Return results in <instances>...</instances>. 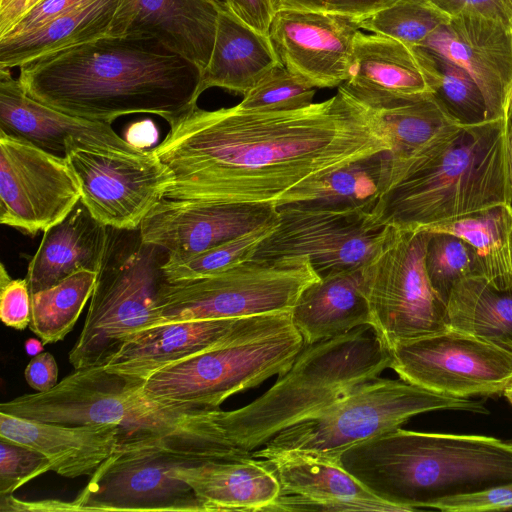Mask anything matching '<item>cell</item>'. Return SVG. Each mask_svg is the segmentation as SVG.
Listing matches in <instances>:
<instances>
[{
    "mask_svg": "<svg viewBox=\"0 0 512 512\" xmlns=\"http://www.w3.org/2000/svg\"><path fill=\"white\" fill-rule=\"evenodd\" d=\"M153 148L170 182L164 198L213 203H276L296 185L390 151L373 109L342 89L281 111L197 105L166 121Z\"/></svg>",
    "mask_w": 512,
    "mask_h": 512,
    "instance_id": "cell-1",
    "label": "cell"
},
{
    "mask_svg": "<svg viewBox=\"0 0 512 512\" xmlns=\"http://www.w3.org/2000/svg\"><path fill=\"white\" fill-rule=\"evenodd\" d=\"M19 68L18 80L33 99L108 124L130 114L167 121L197 105L202 94L200 67L144 35L105 36Z\"/></svg>",
    "mask_w": 512,
    "mask_h": 512,
    "instance_id": "cell-2",
    "label": "cell"
},
{
    "mask_svg": "<svg viewBox=\"0 0 512 512\" xmlns=\"http://www.w3.org/2000/svg\"><path fill=\"white\" fill-rule=\"evenodd\" d=\"M508 129L506 118L457 125L412 155L391 159L385 188L372 212L375 220L426 230L512 205Z\"/></svg>",
    "mask_w": 512,
    "mask_h": 512,
    "instance_id": "cell-3",
    "label": "cell"
},
{
    "mask_svg": "<svg viewBox=\"0 0 512 512\" xmlns=\"http://www.w3.org/2000/svg\"><path fill=\"white\" fill-rule=\"evenodd\" d=\"M338 463L376 497L415 511L512 482V441L399 427L349 448Z\"/></svg>",
    "mask_w": 512,
    "mask_h": 512,
    "instance_id": "cell-4",
    "label": "cell"
},
{
    "mask_svg": "<svg viewBox=\"0 0 512 512\" xmlns=\"http://www.w3.org/2000/svg\"><path fill=\"white\" fill-rule=\"evenodd\" d=\"M390 364V349L371 325L305 345L260 397L235 410L220 409V423L236 446L252 452L376 378Z\"/></svg>",
    "mask_w": 512,
    "mask_h": 512,
    "instance_id": "cell-5",
    "label": "cell"
},
{
    "mask_svg": "<svg viewBox=\"0 0 512 512\" xmlns=\"http://www.w3.org/2000/svg\"><path fill=\"white\" fill-rule=\"evenodd\" d=\"M304 346L289 312L264 314L235 337L155 371L140 389L161 403L217 409L231 395L284 373Z\"/></svg>",
    "mask_w": 512,
    "mask_h": 512,
    "instance_id": "cell-6",
    "label": "cell"
},
{
    "mask_svg": "<svg viewBox=\"0 0 512 512\" xmlns=\"http://www.w3.org/2000/svg\"><path fill=\"white\" fill-rule=\"evenodd\" d=\"M166 250L143 241L139 229L108 227V240L83 329L69 352L77 369L102 365L135 334L162 322L158 292Z\"/></svg>",
    "mask_w": 512,
    "mask_h": 512,
    "instance_id": "cell-7",
    "label": "cell"
},
{
    "mask_svg": "<svg viewBox=\"0 0 512 512\" xmlns=\"http://www.w3.org/2000/svg\"><path fill=\"white\" fill-rule=\"evenodd\" d=\"M437 410L489 413L481 401L440 394L400 377H376L314 417L281 431L252 455L293 450L338 462L349 448L399 428L413 416Z\"/></svg>",
    "mask_w": 512,
    "mask_h": 512,
    "instance_id": "cell-8",
    "label": "cell"
},
{
    "mask_svg": "<svg viewBox=\"0 0 512 512\" xmlns=\"http://www.w3.org/2000/svg\"><path fill=\"white\" fill-rule=\"evenodd\" d=\"M318 279L306 257L249 259L198 279L164 280L158 292V307L162 322L290 313L303 290Z\"/></svg>",
    "mask_w": 512,
    "mask_h": 512,
    "instance_id": "cell-9",
    "label": "cell"
},
{
    "mask_svg": "<svg viewBox=\"0 0 512 512\" xmlns=\"http://www.w3.org/2000/svg\"><path fill=\"white\" fill-rule=\"evenodd\" d=\"M430 235L388 225L377 252L362 267L371 326L389 349L448 328L446 304L425 267Z\"/></svg>",
    "mask_w": 512,
    "mask_h": 512,
    "instance_id": "cell-10",
    "label": "cell"
},
{
    "mask_svg": "<svg viewBox=\"0 0 512 512\" xmlns=\"http://www.w3.org/2000/svg\"><path fill=\"white\" fill-rule=\"evenodd\" d=\"M139 385L99 366L77 369L48 391L1 403L0 412L57 424H113L126 439L146 431L159 409Z\"/></svg>",
    "mask_w": 512,
    "mask_h": 512,
    "instance_id": "cell-11",
    "label": "cell"
},
{
    "mask_svg": "<svg viewBox=\"0 0 512 512\" xmlns=\"http://www.w3.org/2000/svg\"><path fill=\"white\" fill-rule=\"evenodd\" d=\"M178 465L183 463L153 439H123L68 509L203 512L192 488L171 474Z\"/></svg>",
    "mask_w": 512,
    "mask_h": 512,
    "instance_id": "cell-12",
    "label": "cell"
},
{
    "mask_svg": "<svg viewBox=\"0 0 512 512\" xmlns=\"http://www.w3.org/2000/svg\"><path fill=\"white\" fill-rule=\"evenodd\" d=\"M276 208L277 224L251 259L306 257L320 278L363 267L377 252L388 227L363 210Z\"/></svg>",
    "mask_w": 512,
    "mask_h": 512,
    "instance_id": "cell-13",
    "label": "cell"
},
{
    "mask_svg": "<svg viewBox=\"0 0 512 512\" xmlns=\"http://www.w3.org/2000/svg\"><path fill=\"white\" fill-rule=\"evenodd\" d=\"M400 378L440 394H503L512 383V353L450 327L390 349Z\"/></svg>",
    "mask_w": 512,
    "mask_h": 512,
    "instance_id": "cell-14",
    "label": "cell"
},
{
    "mask_svg": "<svg viewBox=\"0 0 512 512\" xmlns=\"http://www.w3.org/2000/svg\"><path fill=\"white\" fill-rule=\"evenodd\" d=\"M65 157L78 181L80 201L95 219L114 229H139L170 182L153 149L127 153L70 141Z\"/></svg>",
    "mask_w": 512,
    "mask_h": 512,
    "instance_id": "cell-15",
    "label": "cell"
},
{
    "mask_svg": "<svg viewBox=\"0 0 512 512\" xmlns=\"http://www.w3.org/2000/svg\"><path fill=\"white\" fill-rule=\"evenodd\" d=\"M65 156L0 131V223L35 235L61 222L80 201Z\"/></svg>",
    "mask_w": 512,
    "mask_h": 512,
    "instance_id": "cell-16",
    "label": "cell"
},
{
    "mask_svg": "<svg viewBox=\"0 0 512 512\" xmlns=\"http://www.w3.org/2000/svg\"><path fill=\"white\" fill-rule=\"evenodd\" d=\"M274 203H213L161 198L143 219L144 242L166 250L169 259L201 253L277 221Z\"/></svg>",
    "mask_w": 512,
    "mask_h": 512,
    "instance_id": "cell-17",
    "label": "cell"
},
{
    "mask_svg": "<svg viewBox=\"0 0 512 512\" xmlns=\"http://www.w3.org/2000/svg\"><path fill=\"white\" fill-rule=\"evenodd\" d=\"M361 18L313 11H275L268 36L281 64L316 88L349 76Z\"/></svg>",
    "mask_w": 512,
    "mask_h": 512,
    "instance_id": "cell-18",
    "label": "cell"
},
{
    "mask_svg": "<svg viewBox=\"0 0 512 512\" xmlns=\"http://www.w3.org/2000/svg\"><path fill=\"white\" fill-rule=\"evenodd\" d=\"M420 47L471 75L483 94L488 120L506 118L512 92V26L479 14L451 15Z\"/></svg>",
    "mask_w": 512,
    "mask_h": 512,
    "instance_id": "cell-19",
    "label": "cell"
},
{
    "mask_svg": "<svg viewBox=\"0 0 512 512\" xmlns=\"http://www.w3.org/2000/svg\"><path fill=\"white\" fill-rule=\"evenodd\" d=\"M257 458L280 484V495L265 512L404 511L376 497L338 462L293 450Z\"/></svg>",
    "mask_w": 512,
    "mask_h": 512,
    "instance_id": "cell-20",
    "label": "cell"
},
{
    "mask_svg": "<svg viewBox=\"0 0 512 512\" xmlns=\"http://www.w3.org/2000/svg\"><path fill=\"white\" fill-rule=\"evenodd\" d=\"M439 81L440 73L429 50L360 31L349 76L339 88L369 106L390 98L434 95Z\"/></svg>",
    "mask_w": 512,
    "mask_h": 512,
    "instance_id": "cell-21",
    "label": "cell"
},
{
    "mask_svg": "<svg viewBox=\"0 0 512 512\" xmlns=\"http://www.w3.org/2000/svg\"><path fill=\"white\" fill-rule=\"evenodd\" d=\"M0 131L65 156L67 143L139 153L111 124L69 115L30 97L10 69H0Z\"/></svg>",
    "mask_w": 512,
    "mask_h": 512,
    "instance_id": "cell-22",
    "label": "cell"
},
{
    "mask_svg": "<svg viewBox=\"0 0 512 512\" xmlns=\"http://www.w3.org/2000/svg\"><path fill=\"white\" fill-rule=\"evenodd\" d=\"M263 315L162 322L135 334L99 367L142 382L167 365L235 337L254 325Z\"/></svg>",
    "mask_w": 512,
    "mask_h": 512,
    "instance_id": "cell-23",
    "label": "cell"
},
{
    "mask_svg": "<svg viewBox=\"0 0 512 512\" xmlns=\"http://www.w3.org/2000/svg\"><path fill=\"white\" fill-rule=\"evenodd\" d=\"M219 12L207 0H120L108 36L153 37L203 71L213 50Z\"/></svg>",
    "mask_w": 512,
    "mask_h": 512,
    "instance_id": "cell-24",
    "label": "cell"
},
{
    "mask_svg": "<svg viewBox=\"0 0 512 512\" xmlns=\"http://www.w3.org/2000/svg\"><path fill=\"white\" fill-rule=\"evenodd\" d=\"M0 439L39 451L51 471L76 478L91 476L115 452L121 430L113 424H57L0 412Z\"/></svg>",
    "mask_w": 512,
    "mask_h": 512,
    "instance_id": "cell-25",
    "label": "cell"
},
{
    "mask_svg": "<svg viewBox=\"0 0 512 512\" xmlns=\"http://www.w3.org/2000/svg\"><path fill=\"white\" fill-rule=\"evenodd\" d=\"M107 240L108 227L79 201L61 222L44 231L25 277L30 294L52 287L80 270L98 272Z\"/></svg>",
    "mask_w": 512,
    "mask_h": 512,
    "instance_id": "cell-26",
    "label": "cell"
},
{
    "mask_svg": "<svg viewBox=\"0 0 512 512\" xmlns=\"http://www.w3.org/2000/svg\"><path fill=\"white\" fill-rule=\"evenodd\" d=\"M171 474L193 490L203 512H258L280 495L273 470L253 455L234 461L175 466Z\"/></svg>",
    "mask_w": 512,
    "mask_h": 512,
    "instance_id": "cell-27",
    "label": "cell"
},
{
    "mask_svg": "<svg viewBox=\"0 0 512 512\" xmlns=\"http://www.w3.org/2000/svg\"><path fill=\"white\" fill-rule=\"evenodd\" d=\"M305 345L371 325L362 267L322 277L306 287L290 311Z\"/></svg>",
    "mask_w": 512,
    "mask_h": 512,
    "instance_id": "cell-28",
    "label": "cell"
},
{
    "mask_svg": "<svg viewBox=\"0 0 512 512\" xmlns=\"http://www.w3.org/2000/svg\"><path fill=\"white\" fill-rule=\"evenodd\" d=\"M390 162V151L351 162L296 185L275 205L306 210L373 212L385 188Z\"/></svg>",
    "mask_w": 512,
    "mask_h": 512,
    "instance_id": "cell-29",
    "label": "cell"
},
{
    "mask_svg": "<svg viewBox=\"0 0 512 512\" xmlns=\"http://www.w3.org/2000/svg\"><path fill=\"white\" fill-rule=\"evenodd\" d=\"M278 63L267 34L232 12L220 11L211 57L202 71L201 93L219 87L245 95Z\"/></svg>",
    "mask_w": 512,
    "mask_h": 512,
    "instance_id": "cell-30",
    "label": "cell"
},
{
    "mask_svg": "<svg viewBox=\"0 0 512 512\" xmlns=\"http://www.w3.org/2000/svg\"><path fill=\"white\" fill-rule=\"evenodd\" d=\"M120 0H95L31 32L0 38V69L109 35Z\"/></svg>",
    "mask_w": 512,
    "mask_h": 512,
    "instance_id": "cell-31",
    "label": "cell"
},
{
    "mask_svg": "<svg viewBox=\"0 0 512 512\" xmlns=\"http://www.w3.org/2000/svg\"><path fill=\"white\" fill-rule=\"evenodd\" d=\"M448 327L512 353V287L501 289L481 275L459 280L446 301Z\"/></svg>",
    "mask_w": 512,
    "mask_h": 512,
    "instance_id": "cell-32",
    "label": "cell"
},
{
    "mask_svg": "<svg viewBox=\"0 0 512 512\" xmlns=\"http://www.w3.org/2000/svg\"><path fill=\"white\" fill-rule=\"evenodd\" d=\"M512 205H499L424 231L460 237L472 248L477 275L501 289L512 287Z\"/></svg>",
    "mask_w": 512,
    "mask_h": 512,
    "instance_id": "cell-33",
    "label": "cell"
},
{
    "mask_svg": "<svg viewBox=\"0 0 512 512\" xmlns=\"http://www.w3.org/2000/svg\"><path fill=\"white\" fill-rule=\"evenodd\" d=\"M381 120L392 160L406 158L442 132L460 124L435 95L390 98L369 105Z\"/></svg>",
    "mask_w": 512,
    "mask_h": 512,
    "instance_id": "cell-34",
    "label": "cell"
},
{
    "mask_svg": "<svg viewBox=\"0 0 512 512\" xmlns=\"http://www.w3.org/2000/svg\"><path fill=\"white\" fill-rule=\"evenodd\" d=\"M97 272L80 270L56 285L31 294L29 329L51 344L74 328L94 290Z\"/></svg>",
    "mask_w": 512,
    "mask_h": 512,
    "instance_id": "cell-35",
    "label": "cell"
},
{
    "mask_svg": "<svg viewBox=\"0 0 512 512\" xmlns=\"http://www.w3.org/2000/svg\"><path fill=\"white\" fill-rule=\"evenodd\" d=\"M450 19L451 15L431 0H396L361 18L360 25L362 29L415 47L421 46Z\"/></svg>",
    "mask_w": 512,
    "mask_h": 512,
    "instance_id": "cell-36",
    "label": "cell"
},
{
    "mask_svg": "<svg viewBox=\"0 0 512 512\" xmlns=\"http://www.w3.org/2000/svg\"><path fill=\"white\" fill-rule=\"evenodd\" d=\"M277 221L193 256L167 258L162 266L165 281L180 282L210 276L251 259L256 247L275 228Z\"/></svg>",
    "mask_w": 512,
    "mask_h": 512,
    "instance_id": "cell-37",
    "label": "cell"
},
{
    "mask_svg": "<svg viewBox=\"0 0 512 512\" xmlns=\"http://www.w3.org/2000/svg\"><path fill=\"white\" fill-rule=\"evenodd\" d=\"M425 267L432 288L445 304L459 280L477 275L472 248L460 237L448 233H431Z\"/></svg>",
    "mask_w": 512,
    "mask_h": 512,
    "instance_id": "cell-38",
    "label": "cell"
},
{
    "mask_svg": "<svg viewBox=\"0 0 512 512\" xmlns=\"http://www.w3.org/2000/svg\"><path fill=\"white\" fill-rule=\"evenodd\" d=\"M316 87L280 62L270 69L238 104L244 109L294 110L314 103Z\"/></svg>",
    "mask_w": 512,
    "mask_h": 512,
    "instance_id": "cell-39",
    "label": "cell"
},
{
    "mask_svg": "<svg viewBox=\"0 0 512 512\" xmlns=\"http://www.w3.org/2000/svg\"><path fill=\"white\" fill-rule=\"evenodd\" d=\"M431 53L440 73L439 86L434 95L444 108L462 125L487 121L483 94L471 75L454 62Z\"/></svg>",
    "mask_w": 512,
    "mask_h": 512,
    "instance_id": "cell-40",
    "label": "cell"
},
{
    "mask_svg": "<svg viewBox=\"0 0 512 512\" xmlns=\"http://www.w3.org/2000/svg\"><path fill=\"white\" fill-rule=\"evenodd\" d=\"M51 471L49 460L28 446L0 439V496L11 495L34 478Z\"/></svg>",
    "mask_w": 512,
    "mask_h": 512,
    "instance_id": "cell-41",
    "label": "cell"
},
{
    "mask_svg": "<svg viewBox=\"0 0 512 512\" xmlns=\"http://www.w3.org/2000/svg\"><path fill=\"white\" fill-rule=\"evenodd\" d=\"M0 318L10 328L24 330L31 320V294L26 278L13 279L0 265Z\"/></svg>",
    "mask_w": 512,
    "mask_h": 512,
    "instance_id": "cell-42",
    "label": "cell"
},
{
    "mask_svg": "<svg viewBox=\"0 0 512 512\" xmlns=\"http://www.w3.org/2000/svg\"><path fill=\"white\" fill-rule=\"evenodd\" d=\"M445 512H484L512 509V482L484 490L445 497L429 506Z\"/></svg>",
    "mask_w": 512,
    "mask_h": 512,
    "instance_id": "cell-43",
    "label": "cell"
},
{
    "mask_svg": "<svg viewBox=\"0 0 512 512\" xmlns=\"http://www.w3.org/2000/svg\"><path fill=\"white\" fill-rule=\"evenodd\" d=\"M275 11L293 9L365 18L396 0H271Z\"/></svg>",
    "mask_w": 512,
    "mask_h": 512,
    "instance_id": "cell-44",
    "label": "cell"
},
{
    "mask_svg": "<svg viewBox=\"0 0 512 512\" xmlns=\"http://www.w3.org/2000/svg\"><path fill=\"white\" fill-rule=\"evenodd\" d=\"M95 0H42L33 7L5 36L31 32L51 20L83 7ZM2 38V37H0Z\"/></svg>",
    "mask_w": 512,
    "mask_h": 512,
    "instance_id": "cell-45",
    "label": "cell"
},
{
    "mask_svg": "<svg viewBox=\"0 0 512 512\" xmlns=\"http://www.w3.org/2000/svg\"><path fill=\"white\" fill-rule=\"evenodd\" d=\"M450 15L473 13L512 26V0H431Z\"/></svg>",
    "mask_w": 512,
    "mask_h": 512,
    "instance_id": "cell-46",
    "label": "cell"
},
{
    "mask_svg": "<svg viewBox=\"0 0 512 512\" xmlns=\"http://www.w3.org/2000/svg\"><path fill=\"white\" fill-rule=\"evenodd\" d=\"M231 12L256 31L267 34L275 10L271 0H229Z\"/></svg>",
    "mask_w": 512,
    "mask_h": 512,
    "instance_id": "cell-47",
    "label": "cell"
},
{
    "mask_svg": "<svg viewBox=\"0 0 512 512\" xmlns=\"http://www.w3.org/2000/svg\"><path fill=\"white\" fill-rule=\"evenodd\" d=\"M28 385L37 392H45L56 386L58 365L52 354L40 352L32 357L25 368Z\"/></svg>",
    "mask_w": 512,
    "mask_h": 512,
    "instance_id": "cell-48",
    "label": "cell"
},
{
    "mask_svg": "<svg viewBox=\"0 0 512 512\" xmlns=\"http://www.w3.org/2000/svg\"><path fill=\"white\" fill-rule=\"evenodd\" d=\"M42 0H0V37L6 35Z\"/></svg>",
    "mask_w": 512,
    "mask_h": 512,
    "instance_id": "cell-49",
    "label": "cell"
},
{
    "mask_svg": "<svg viewBox=\"0 0 512 512\" xmlns=\"http://www.w3.org/2000/svg\"><path fill=\"white\" fill-rule=\"evenodd\" d=\"M157 138V130L153 122L150 120L139 121L132 124L126 133L127 142L132 146L146 150Z\"/></svg>",
    "mask_w": 512,
    "mask_h": 512,
    "instance_id": "cell-50",
    "label": "cell"
},
{
    "mask_svg": "<svg viewBox=\"0 0 512 512\" xmlns=\"http://www.w3.org/2000/svg\"><path fill=\"white\" fill-rule=\"evenodd\" d=\"M43 343L36 339H29L25 343L26 351L29 355H36L43 350Z\"/></svg>",
    "mask_w": 512,
    "mask_h": 512,
    "instance_id": "cell-51",
    "label": "cell"
},
{
    "mask_svg": "<svg viewBox=\"0 0 512 512\" xmlns=\"http://www.w3.org/2000/svg\"><path fill=\"white\" fill-rule=\"evenodd\" d=\"M214 4L220 11L231 12L229 0H207Z\"/></svg>",
    "mask_w": 512,
    "mask_h": 512,
    "instance_id": "cell-52",
    "label": "cell"
},
{
    "mask_svg": "<svg viewBox=\"0 0 512 512\" xmlns=\"http://www.w3.org/2000/svg\"><path fill=\"white\" fill-rule=\"evenodd\" d=\"M509 144V161H510V182H511V199H512V142L508 138Z\"/></svg>",
    "mask_w": 512,
    "mask_h": 512,
    "instance_id": "cell-53",
    "label": "cell"
},
{
    "mask_svg": "<svg viewBox=\"0 0 512 512\" xmlns=\"http://www.w3.org/2000/svg\"><path fill=\"white\" fill-rule=\"evenodd\" d=\"M506 118L509 122L512 121V92L508 103Z\"/></svg>",
    "mask_w": 512,
    "mask_h": 512,
    "instance_id": "cell-54",
    "label": "cell"
},
{
    "mask_svg": "<svg viewBox=\"0 0 512 512\" xmlns=\"http://www.w3.org/2000/svg\"><path fill=\"white\" fill-rule=\"evenodd\" d=\"M508 401L512 404V383L508 386V388L503 393Z\"/></svg>",
    "mask_w": 512,
    "mask_h": 512,
    "instance_id": "cell-55",
    "label": "cell"
},
{
    "mask_svg": "<svg viewBox=\"0 0 512 512\" xmlns=\"http://www.w3.org/2000/svg\"><path fill=\"white\" fill-rule=\"evenodd\" d=\"M508 138L512 142V122H509Z\"/></svg>",
    "mask_w": 512,
    "mask_h": 512,
    "instance_id": "cell-56",
    "label": "cell"
},
{
    "mask_svg": "<svg viewBox=\"0 0 512 512\" xmlns=\"http://www.w3.org/2000/svg\"><path fill=\"white\" fill-rule=\"evenodd\" d=\"M510 253H511V262H512V229L510 232Z\"/></svg>",
    "mask_w": 512,
    "mask_h": 512,
    "instance_id": "cell-57",
    "label": "cell"
},
{
    "mask_svg": "<svg viewBox=\"0 0 512 512\" xmlns=\"http://www.w3.org/2000/svg\"><path fill=\"white\" fill-rule=\"evenodd\" d=\"M510 122H512V121H510Z\"/></svg>",
    "mask_w": 512,
    "mask_h": 512,
    "instance_id": "cell-58",
    "label": "cell"
}]
</instances>
